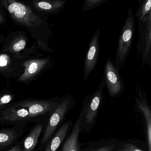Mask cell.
Listing matches in <instances>:
<instances>
[{
	"mask_svg": "<svg viewBox=\"0 0 151 151\" xmlns=\"http://www.w3.org/2000/svg\"><path fill=\"white\" fill-rule=\"evenodd\" d=\"M0 3L15 24L24 28L30 34L38 50L52 52L49 41L53 32L47 16L37 12L24 1L1 0Z\"/></svg>",
	"mask_w": 151,
	"mask_h": 151,
	"instance_id": "obj_1",
	"label": "cell"
},
{
	"mask_svg": "<svg viewBox=\"0 0 151 151\" xmlns=\"http://www.w3.org/2000/svg\"><path fill=\"white\" fill-rule=\"evenodd\" d=\"M28 41L29 38L24 31L10 32L4 39V44L0 49V53L19 55L27 59L43 56V54L38 52V49L35 42L30 47H27Z\"/></svg>",
	"mask_w": 151,
	"mask_h": 151,
	"instance_id": "obj_2",
	"label": "cell"
},
{
	"mask_svg": "<svg viewBox=\"0 0 151 151\" xmlns=\"http://www.w3.org/2000/svg\"><path fill=\"white\" fill-rule=\"evenodd\" d=\"M106 86L105 78H103L99 87L92 94H88L84 101L81 116V131L90 130L95 123L100 107L103 98V89Z\"/></svg>",
	"mask_w": 151,
	"mask_h": 151,
	"instance_id": "obj_3",
	"label": "cell"
},
{
	"mask_svg": "<svg viewBox=\"0 0 151 151\" xmlns=\"http://www.w3.org/2000/svg\"><path fill=\"white\" fill-rule=\"evenodd\" d=\"M135 32V17L131 9L128 11V15L122 28L116 48L115 65L120 70L129 53Z\"/></svg>",
	"mask_w": 151,
	"mask_h": 151,
	"instance_id": "obj_4",
	"label": "cell"
},
{
	"mask_svg": "<svg viewBox=\"0 0 151 151\" xmlns=\"http://www.w3.org/2000/svg\"><path fill=\"white\" fill-rule=\"evenodd\" d=\"M54 60L49 57H37L26 60L23 63L24 72L17 82L28 85L37 79L53 66Z\"/></svg>",
	"mask_w": 151,
	"mask_h": 151,
	"instance_id": "obj_5",
	"label": "cell"
},
{
	"mask_svg": "<svg viewBox=\"0 0 151 151\" xmlns=\"http://www.w3.org/2000/svg\"><path fill=\"white\" fill-rule=\"evenodd\" d=\"M138 41L137 45L138 56L141 57L142 67L151 65V12L143 21H138Z\"/></svg>",
	"mask_w": 151,
	"mask_h": 151,
	"instance_id": "obj_6",
	"label": "cell"
},
{
	"mask_svg": "<svg viewBox=\"0 0 151 151\" xmlns=\"http://www.w3.org/2000/svg\"><path fill=\"white\" fill-rule=\"evenodd\" d=\"M74 102V98L70 95L63 96L60 99L59 104L52 113L47 123L41 139L42 145L45 144L52 137L59 124L72 107Z\"/></svg>",
	"mask_w": 151,
	"mask_h": 151,
	"instance_id": "obj_7",
	"label": "cell"
},
{
	"mask_svg": "<svg viewBox=\"0 0 151 151\" xmlns=\"http://www.w3.org/2000/svg\"><path fill=\"white\" fill-rule=\"evenodd\" d=\"M60 99L58 98L48 100L26 99L14 103L12 106L27 109L31 118L50 112L52 113L59 104Z\"/></svg>",
	"mask_w": 151,
	"mask_h": 151,
	"instance_id": "obj_8",
	"label": "cell"
},
{
	"mask_svg": "<svg viewBox=\"0 0 151 151\" xmlns=\"http://www.w3.org/2000/svg\"><path fill=\"white\" fill-rule=\"evenodd\" d=\"M27 60L19 55L0 53V76L6 79L18 78L24 72L23 63Z\"/></svg>",
	"mask_w": 151,
	"mask_h": 151,
	"instance_id": "obj_9",
	"label": "cell"
},
{
	"mask_svg": "<svg viewBox=\"0 0 151 151\" xmlns=\"http://www.w3.org/2000/svg\"><path fill=\"white\" fill-rule=\"evenodd\" d=\"M104 78L108 93L111 98L119 96L124 88L123 78L110 58H108L104 66Z\"/></svg>",
	"mask_w": 151,
	"mask_h": 151,
	"instance_id": "obj_10",
	"label": "cell"
},
{
	"mask_svg": "<svg viewBox=\"0 0 151 151\" xmlns=\"http://www.w3.org/2000/svg\"><path fill=\"white\" fill-rule=\"evenodd\" d=\"M100 29L98 28L93 34L89 45L84 62L83 78L86 82L89 76L96 68L100 51Z\"/></svg>",
	"mask_w": 151,
	"mask_h": 151,
	"instance_id": "obj_11",
	"label": "cell"
},
{
	"mask_svg": "<svg viewBox=\"0 0 151 151\" xmlns=\"http://www.w3.org/2000/svg\"><path fill=\"white\" fill-rule=\"evenodd\" d=\"M137 84V93L135 95V106L143 113L146 125L148 151H151V111L148 100L144 92L142 91L138 83Z\"/></svg>",
	"mask_w": 151,
	"mask_h": 151,
	"instance_id": "obj_12",
	"label": "cell"
},
{
	"mask_svg": "<svg viewBox=\"0 0 151 151\" xmlns=\"http://www.w3.org/2000/svg\"><path fill=\"white\" fill-rule=\"evenodd\" d=\"M25 2L37 12L46 16L58 15L67 3L66 0H32Z\"/></svg>",
	"mask_w": 151,
	"mask_h": 151,
	"instance_id": "obj_13",
	"label": "cell"
},
{
	"mask_svg": "<svg viewBox=\"0 0 151 151\" xmlns=\"http://www.w3.org/2000/svg\"><path fill=\"white\" fill-rule=\"evenodd\" d=\"M81 116L79 115L62 151H80L78 137L81 132Z\"/></svg>",
	"mask_w": 151,
	"mask_h": 151,
	"instance_id": "obj_14",
	"label": "cell"
},
{
	"mask_svg": "<svg viewBox=\"0 0 151 151\" xmlns=\"http://www.w3.org/2000/svg\"><path fill=\"white\" fill-rule=\"evenodd\" d=\"M30 118L29 114L27 109L23 108L15 107L11 106L2 112L0 120L14 122Z\"/></svg>",
	"mask_w": 151,
	"mask_h": 151,
	"instance_id": "obj_15",
	"label": "cell"
},
{
	"mask_svg": "<svg viewBox=\"0 0 151 151\" xmlns=\"http://www.w3.org/2000/svg\"><path fill=\"white\" fill-rule=\"evenodd\" d=\"M72 122L69 120L63 124L57 132L52 137L45 151H56L70 130Z\"/></svg>",
	"mask_w": 151,
	"mask_h": 151,
	"instance_id": "obj_16",
	"label": "cell"
},
{
	"mask_svg": "<svg viewBox=\"0 0 151 151\" xmlns=\"http://www.w3.org/2000/svg\"><path fill=\"white\" fill-rule=\"evenodd\" d=\"M43 124L35 126L24 142V151H33L37 143L38 139L42 132Z\"/></svg>",
	"mask_w": 151,
	"mask_h": 151,
	"instance_id": "obj_17",
	"label": "cell"
},
{
	"mask_svg": "<svg viewBox=\"0 0 151 151\" xmlns=\"http://www.w3.org/2000/svg\"><path fill=\"white\" fill-rule=\"evenodd\" d=\"M17 134L13 129L2 130L0 131V146H6L15 141Z\"/></svg>",
	"mask_w": 151,
	"mask_h": 151,
	"instance_id": "obj_18",
	"label": "cell"
},
{
	"mask_svg": "<svg viewBox=\"0 0 151 151\" xmlns=\"http://www.w3.org/2000/svg\"><path fill=\"white\" fill-rule=\"evenodd\" d=\"M139 7L134 17L138 21H142L146 16L151 12V0H139Z\"/></svg>",
	"mask_w": 151,
	"mask_h": 151,
	"instance_id": "obj_19",
	"label": "cell"
},
{
	"mask_svg": "<svg viewBox=\"0 0 151 151\" xmlns=\"http://www.w3.org/2000/svg\"><path fill=\"white\" fill-rule=\"evenodd\" d=\"M14 95L7 90L0 92V107L3 106L11 102L14 100Z\"/></svg>",
	"mask_w": 151,
	"mask_h": 151,
	"instance_id": "obj_20",
	"label": "cell"
},
{
	"mask_svg": "<svg viewBox=\"0 0 151 151\" xmlns=\"http://www.w3.org/2000/svg\"><path fill=\"white\" fill-rule=\"evenodd\" d=\"M106 0H86L84 2L83 12L92 10L105 3Z\"/></svg>",
	"mask_w": 151,
	"mask_h": 151,
	"instance_id": "obj_21",
	"label": "cell"
},
{
	"mask_svg": "<svg viewBox=\"0 0 151 151\" xmlns=\"http://www.w3.org/2000/svg\"><path fill=\"white\" fill-rule=\"evenodd\" d=\"M118 151H143L131 143H127L122 145Z\"/></svg>",
	"mask_w": 151,
	"mask_h": 151,
	"instance_id": "obj_22",
	"label": "cell"
},
{
	"mask_svg": "<svg viewBox=\"0 0 151 151\" xmlns=\"http://www.w3.org/2000/svg\"><path fill=\"white\" fill-rule=\"evenodd\" d=\"M6 14L0 3V26L6 24Z\"/></svg>",
	"mask_w": 151,
	"mask_h": 151,
	"instance_id": "obj_23",
	"label": "cell"
},
{
	"mask_svg": "<svg viewBox=\"0 0 151 151\" xmlns=\"http://www.w3.org/2000/svg\"><path fill=\"white\" fill-rule=\"evenodd\" d=\"M115 147L114 145H106L97 149H93L90 151H114Z\"/></svg>",
	"mask_w": 151,
	"mask_h": 151,
	"instance_id": "obj_24",
	"label": "cell"
},
{
	"mask_svg": "<svg viewBox=\"0 0 151 151\" xmlns=\"http://www.w3.org/2000/svg\"><path fill=\"white\" fill-rule=\"evenodd\" d=\"M8 151H22V150L21 149L20 146L19 145H17L14 147L13 148H11V149Z\"/></svg>",
	"mask_w": 151,
	"mask_h": 151,
	"instance_id": "obj_25",
	"label": "cell"
},
{
	"mask_svg": "<svg viewBox=\"0 0 151 151\" xmlns=\"http://www.w3.org/2000/svg\"><path fill=\"white\" fill-rule=\"evenodd\" d=\"M4 37L3 35L0 36V42L2 43L4 42Z\"/></svg>",
	"mask_w": 151,
	"mask_h": 151,
	"instance_id": "obj_26",
	"label": "cell"
}]
</instances>
